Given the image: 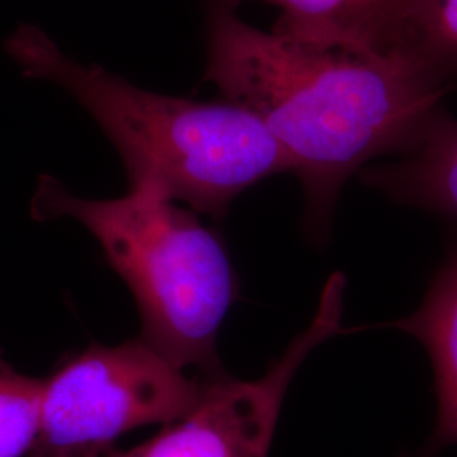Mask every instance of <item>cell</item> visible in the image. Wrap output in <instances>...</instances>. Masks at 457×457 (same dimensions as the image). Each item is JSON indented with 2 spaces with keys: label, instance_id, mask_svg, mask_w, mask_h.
Returning <instances> with one entry per match:
<instances>
[{
  "label": "cell",
  "instance_id": "cell-9",
  "mask_svg": "<svg viewBox=\"0 0 457 457\" xmlns=\"http://www.w3.org/2000/svg\"><path fill=\"white\" fill-rule=\"evenodd\" d=\"M398 48L437 82L457 87V0H411Z\"/></svg>",
  "mask_w": 457,
  "mask_h": 457
},
{
  "label": "cell",
  "instance_id": "cell-11",
  "mask_svg": "<svg viewBox=\"0 0 457 457\" xmlns=\"http://www.w3.org/2000/svg\"><path fill=\"white\" fill-rule=\"evenodd\" d=\"M407 457H411V456H407ZM419 457H428V456H425V454H424V456H419Z\"/></svg>",
  "mask_w": 457,
  "mask_h": 457
},
{
  "label": "cell",
  "instance_id": "cell-8",
  "mask_svg": "<svg viewBox=\"0 0 457 457\" xmlns=\"http://www.w3.org/2000/svg\"><path fill=\"white\" fill-rule=\"evenodd\" d=\"M361 181L400 205L457 224V119L442 109L422 141L395 163L361 171Z\"/></svg>",
  "mask_w": 457,
  "mask_h": 457
},
{
  "label": "cell",
  "instance_id": "cell-6",
  "mask_svg": "<svg viewBox=\"0 0 457 457\" xmlns=\"http://www.w3.org/2000/svg\"><path fill=\"white\" fill-rule=\"evenodd\" d=\"M247 0H207L236 11ZM281 9L275 33L319 48L392 51L398 48L411 0H262Z\"/></svg>",
  "mask_w": 457,
  "mask_h": 457
},
{
  "label": "cell",
  "instance_id": "cell-7",
  "mask_svg": "<svg viewBox=\"0 0 457 457\" xmlns=\"http://www.w3.org/2000/svg\"><path fill=\"white\" fill-rule=\"evenodd\" d=\"M392 327L422 344L432 362L436 420L425 456L436 457L457 445V228L422 303Z\"/></svg>",
  "mask_w": 457,
  "mask_h": 457
},
{
  "label": "cell",
  "instance_id": "cell-10",
  "mask_svg": "<svg viewBox=\"0 0 457 457\" xmlns=\"http://www.w3.org/2000/svg\"><path fill=\"white\" fill-rule=\"evenodd\" d=\"M43 378L21 375L0 360V457L29 456L41 417Z\"/></svg>",
  "mask_w": 457,
  "mask_h": 457
},
{
  "label": "cell",
  "instance_id": "cell-5",
  "mask_svg": "<svg viewBox=\"0 0 457 457\" xmlns=\"http://www.w3.org/2000/svg\"><path fill=\"white\" fill-rule=\"evenodd\" d=\"M343 273L327 279L311 324L258 379H213L188 417L166 425L153 439L111 457H268L288 388L312 351L341 332Z\"/></svg>",
  "mask_w": 457,
  "mask_h": 457
},
{
  "label": "cell",
  "instance_id": "cell-1",
  "mask_svg": "<svg viewBox=\"0 0 457 457\" xmlns=\"http://www.w3.org/2000/svg\"><path fill=\"white\" fill-rule=\"evenodd\" d=\"M205 80L258 115L303 187V226L324 241L345 181L424 137L451 90L403 49L319 48L207 14Z\"/></svg>",
  "mask_w": 457,
  "mask_h": 457
},
{
  "label": "cell",
  "instance_id": "cell-3",
  "mask_svg": "<svg viewBox=\"0 0 457 457\" xmlns=\"http://www.w3.org/2000/svg\"><path fill=\"white\" fill-rule=\"evenodd\" d=\"M31 215L36 220L70 217L97 239L109 266L131 290L141 315L139 337L153 349L204 379L228 376L217 343L239 283L222 239L194 211L151 181L129 183V192L119 198L90 200L43 175Z\"/></svg>",
  "mask_w": 457,
  "mask_h": 457
},
{
  "label": "cell",
  "instance_id": "cell-2",
  "mask_svg": "<svg viewBox=\"0 0 457 457\" xmlns=\"http://www.w3.org/2000/svg\"><path fill=\"white\" fill-rule=\"evenodd\" d=\"M5 48L24 75L58 85L96 119L129 183L151 181L194 212L222 220L247 188L292 171L262 119L236 102L139 88L98 65L75 62L29 24L17 28Z\"/></svg>",
  "mask_w": 457,
  "mask_h": 457
},
{
  "label": "cell",
  "instance_id": "cell-4",
  "mask_svg": "<svg viewBox=\"0 0 457 457\" xmlns=\"http://www.w3.org/2000/svg\"><path fill=\"white\" fill-rule=\"evenodd\" d=\"M212 381L187 376L141 337L90 344L43 378L29 457H98L134 428L180 422Z\"/></svg>",
  "mask_w": 457,
  "mask_h": 457
}]
</instances>
